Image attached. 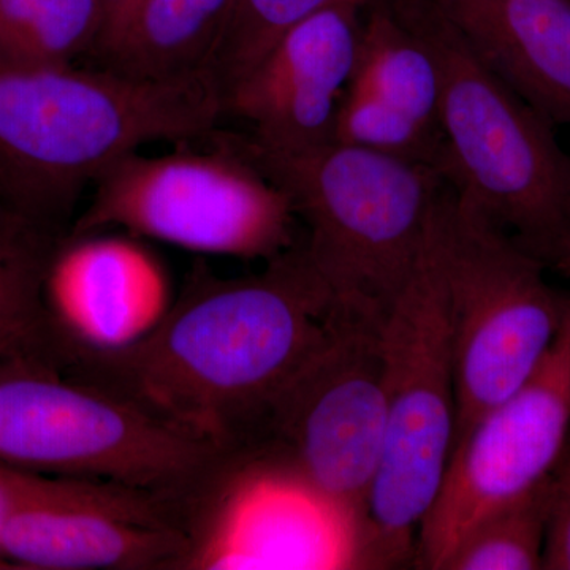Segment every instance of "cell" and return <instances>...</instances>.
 <instances>
[{
	"mask_svg": "<svg viewBox=\"0 0 570 570\" xmlns=\"http://www.w3.org/2000/svg\"><path fill=\"white\" fill-rule=\"evenodd\" d=\"M343 314L295 245L253 276L225 279L198 264L148 336L122 351L66 352L59 366L219 452L253 449Z\"/></svg>",
	"mask_w": 570,
	"mask_h": 570,
	"instance_id": "1",
	"label": "cell"
},
{
	"mask_svg": "<svg viewBox=\"0 0 570 570\" xmlns=\"http://www.w3.org/2000/svg\"><path fill=\"white\" fill-rule=\"evenodd\" d=\"M224 112L209 70L140 80L0 58V200L51 230L116 160L212 134Z\"/></svg>",
	"mask_w": 570,
	"mask_h": 570,
	"instance_id": "2",
	"label": "cell"
},
{
	"mask_svg": "<svg viewBox=\"0 0 570 570\" xmlns=\"http://www.w3.org/2000/svg\"><path fill=\"white\" fill-rule=\"evenodd\" d=\"M223 141L291 202L305 250L336 306L382 322L414 275L449 181L431 165L330 141L298 153Z\"/></svg>",
	"mask_w": 570,
	"mask_h": 570,
	"instance_id": "3",
	"label": "cell"
},
{
	"mask_svg": "<svg viewBox=\"0 0 570 570\" xmlns=\"http://www.w3.org/2000/svg\"><path fill=\"white\" fill-rule=\"evenodd\" d=\"M441 77L445 179L549 269L570 261V154L553 124L480 62L433 0H390Z\"/></svg>",
	"mask_w": 570,
	"mask_h": 570,
	"instance_id": "4",
	"label": "cell"
},
{
	"mask_svg": "<svg viewBox=\"0 0 570 570\" xmlns=\"http://www.w3.org/2000/svg\"><path fill=\"white\" fill-rule=\"evenodd\" d=\"M381 351L384 449L355 540V564L365 568L415 560L420 527L455 448V356L434 220L414 275L382 321Z\"/></svg>",
	"mask_w": 570,
	"mask_h": 570,
	"instance_id": "5",
	"label": "cell"
},
{
	"mask_svg": "<svg viewBox=\"0 0 570 570\" xmlns=\"http://www.w3.org/2000/svg\"><path fill=\"white\" fill-rule=\"evenodd\" d=\"M434 238L455 356L456 442L534 373L553 344L568 294L547 266L469 208L449 184Z\"/></svg>",
	"mask_w": 570,
	"mask_h": 570,
	"instance_id": "6",
	"label": "cell"
},
{
	"mask_svg": "<svg viewBox=\"0 0 570 570\" xmlns=\"http://www.w3.org/2000/svg\"><path fill=\"white\" fill-rule=\"evenodd\" d=\"M220 453L59 367L0 366V464L174 498Z\"/></svg>",
	"mask_w": 570,
	"mask_h": 570,
	"instance_id": "7",
	"label": "cell"
},
{
	"mask_svg": "<svg viewBox=\"0 0 570 570\" xmlns=\"http://www.w3.org/2000/svg\"><path fill=\"white\" fill-rule=\"evenodd\" d=\"M295 223L283 190L220 140L214 153L116 160L70 235L121 228L190 253L268 262L295 246Z\"/></svg>",
	"mask_w": 570,
	"mask_h": 570,
	"instance_id": "8",
	"label": "cell"
},
{
	"mask_svg": "<svg viewBox=\"0 0 570 570\" xmlns=\"http://www.w3.org/2000/svg\"><path fill=\"white\" fill-rule=\"evenodd\" d=\"M381 324L344 313L273 407L254 449L296 469L358 532L384 449Z\"/></svg>",
	"mask_w": 570,
	"mask_h": 570,
	"instance_id": "9",
	"label": "cell"
},
{
	"mask_svg": "<svg viewBox=\"0 0 570 570\" xmlns=\"http://www.w3.org/2000/svg\"><path fill=\"white\" fill-rule=\"evenodd\" d=\"M186 553L178 570L324 569L344 564L355 527L265 449L224 452L175 499Z\"/></svg>",
	"mask_w": 570,
	"mask_h": 570,
	"instance_id": "10",
	"label": "cell"
},
{
	"mask_svg": "<svg viewBox=\"0 0 570 570\" xmlns=\"http://www.w3.org/2000/svg\"><path fill=\"white\" fill-rule=\"evenodd\" d=\"M569 439L570 294L534 373L453 448L436 502L420 527L415 564L441 570L479 520L549 478Z\"/></svg>",
	"mask_w": 570,
	"mask_h": 570,
	"instance_id": "11",
	"label": "cell"
},
{
	"mask_svg": "<svg viewBox=\"0 0 570 570\" xmlns=\"http://www.w3.org/2000/svg\"><path fill=\"white\" fill-rule=\"evenodd\" d=\"M186 547L167 494L66 475H43L0 539L3 558L33 570L179 569Z\"/></svg>",
	"mask_w": 570,
	"mask_h": 570,
	"instance_id": "12",
	"label": "cell"
},
{
	"mask_svg": "<svg viewBox=\"0 0 570 570\" xmlns=\"http://www.w3.org/2000/svg\"><path fill=\"white\" fill-rule=\"evenodd\" d=\"M366 7L362 0H340L311 14L225 91V112L250 124L247 140L276 153L335 141L337 108L354 70Z\"/></svg>",
	"mask_w": 570,
	"mask_h": 570,
	"instance_id": "13",
	"label": "cell"
},
{
	"mask_svg": "<svg viewBox=\"0 0 570 570\" xmlns=\"http://www.w3.org/2000/svg\"><path fill=\"white\" fill-rule=\"evenodd\" d=\"M56 356L137 344L174 303L170 276L137 236L69 235L56 243L41 287Z\"/></svg>",
	"mask_w": 570,
	"mask_h": 570,
	"instance_id": "14",
	"label": "cell"
},
{
	"mask_svg": "<svg viewBox=\"0 0 570 570\" xmlns=\"http://www.w3.org/2000/svg\"><path fill=\"white\" fill-rule=\"evenodd\" d=\"M335 141L444 168L438 63L390 0H373L363 13Z\"/></svg>",
	"mask_w": 570,
	"mask_h": 570,
	"instance_id": "15",
	"label": "cell"
},
{
	"mask_svg": "<svg viewBox=\"0 0 570 570\" xmlns=\"http://www.w3.org/2000/svg\"><path fill=\"white\" fill-rule=\"evenodd\" d=\"M464 43L517 96L570 126V0H433Z\"/></svg>",
	"mask_w": 570,
	"mask_h": 570,
	"instance_id": "16",
	"label": "cell"
},
{
	"mask_svg": "<svg viewBox=\"0 0 570 570\" xmlns=\"http://www.w3.org/2000/svg\"><path fill=\"white\" fill-rule=\"evenodd\" d=\"M235 0H141L97 58L104 69L170 80L208 70Z\"/></svg>",
	"mask_w": 570,
	"mask_h": 570,
	"instance_id": "17",
	"label": "cell"
},
{
	"mask_svg": "<svg viewBox=\"0 0 570 570\" xmlns=\"http://www.w3.org/2000/svg\"><path fill=\"white\" fill-rule=\"evenodd\" d=\"M56 242L50 228L0 200V366L59 367L41 287Z\"/></svg>",
	"mask_w": 570,
	"mask_h": 570,
	"instance_id": "18",
	"label": "cell"
},
{
	"mask_svg": "<svg viewBox=\"0 0 570 570\" xmlns=\"http://www.w3.org/2000/svg\"><path fill=\"white\" fill-rule=\"evenodd\" d=\"M104 31L99 0H0V58L31 66H73Z\"/></svg>",
	"mask_w": 570,
	"mask_h": 570,
	"instance_id": "19",
	"label": "cell"
},
{
	"mask_svg": "<svg viewBox=\"0 0 570 570\" xmlns=\"http://www.w3.org/2000/svg\"><path fill=\"white\" fill-rule=\"evenodd\" d=\"M549 478L479 520L453 547L441 570L543 569Z\"/></svg>",
	"mask_w": 570,
	"mask_h": 570,
	"instance_id": "20",
	"label": "cell"
},
{
	"mask_svg": "<svg viewBox=\"0 0 570 570\" xmlns=\"http://www.w3.org/2000/svg\"><path fill=\"white\" fill-rule=\"evenodd\" d=\"M340 0H235L209 61L223 91H227L288 29ZM370 6L373 0H362Z\"/></svg>",
	"mask_w": 570,
	"mask_h": 570,
	"instance_id": "21",
	"label": "cell"
},
{
	"mask_svg": "<svg viewBox=\"0 0 570 570\" xmlns=\"http://www.w3.org/2000/svg\"><path fill=\"white\" fill-rule=\"evenodd\" d=\"M550 512L543 569L570 570V439L550 472Z\"/></svg>",
	"mask_w": 570,
	"mask_h": 570,
	"instance_id": "22",
	"label": "cell"
},
{
	"mask_svg": "<svg viewBox=\"0 0 570 570\" xmlns=\"http://www.w3.org/2000/svg\"><path fill=\"white\" fill-rule=\"evenodd\" d=\"M41 478L40 472L0 464V539L13 513L36 490Z\"/></svg>",
	"mask_w": 570,
	"mask_h": 570,
	"instance_id": "23",
	"label": "cell"
},
{
	"mask_svg": "<svg viewBox=\"0 0 570 570\" xmlns=\"http://www.w3.org/2000/svg\"><path fill=\"white\" fill-rule=\"evenodd\" d=\"M104 13V31L94 52L102 50L116 39L124 26L132 17L134 11L140 6L141 0H99Z\"/></svg>",
	"mask_w": 570,
	"mask_h": 570,
	"instance_id": "24",
	"label": "cell"
},
{
	"mask_svg": "<svg viewBox=\"0 0 570 570\" xmlns=\"http://www.w3.org/2000/svg\"><path fill=\"white\" fill-rule=\"evenodd\" d=\"M562 275L570 277V261L568 262V265L564 266V269H562Z\"/></svg>",
	"mask_w": 570,
	"mask_h": 570,
	"instance_id": "25",
	"label": "cell"
}]
</instances>
